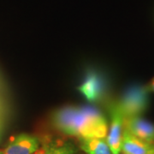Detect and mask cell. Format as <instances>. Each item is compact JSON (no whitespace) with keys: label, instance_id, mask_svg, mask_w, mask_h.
<instances>
[{"label":"cell","instance_id":"6da1fadb","mask_svg":"<svg viewBox=\"0 0 154 154\" xmlns=\"http://www.w3.org/2000/svg\"><path fill=\"white\" fill-rule=\"evenodd\" d=\"M52 124L61 133L81 139L105 138L108 126L105 116L90 106H67L55 111Z\"/></svg>","mask_w":154,"mask_h":154},{"label":"cell","instance_id":"7a4b0ae2","mask_svg":"<svg viewBox=\"0 0 154 154\" xmlns=\"http://www.w3.org/2000/svg\"><path fill=\"white\" fill-rule=\"evenodd\" d=\"M148 88L142 86H133L122 96L118 103L124 118L139 116L148 106Z\"/></svg>","mask_w":154,"mask_h":154},{"label":"cell","instance_id":"3957f363","mask_svg":"<svg viewBox=\"0 0 154 154\" xmlns=\"http://www.w3.org/2000/svg\"><path fill=\"white\" fill-rule=\"evenodd\" d=\"M110 125L106 135V141L110 147L111 154H120L124 116L121 110H119L116 103H113L110 105Z\"/></svg>","mask_w":154,"mask_h":154},{"label":"cell","instance_id":"277c9868","mask_svg":"<svg viewBox=\"0 0 154 154\" xmlns=\"http://www.w3.org/2000/svg\"><path fill=\"white\" fill-rule=\"evenodd\" d=\"M78 89L88 101H98L105 94V79L98 72H88Z\"/></svg>","mask_w":154,"mask_h":154},{"label":"cell","instance_id":"5b68a950","mask_svg":"<svg viewBox=\"0 0 154 154\" xmlns=\"http://www.w3.org/2000/svg\"><path fill=\"white\" fill-rule=\"evenodd\" d=\"M123 128L146 142L154 144V124L140 116L124 118Z\"/></svg>","mask_w":154,"mask_h":154},{"label":"cell","instance_id":"8992f818","mask_svg":"<svg viewBox=\"0 0 154 154\" xmlns=\"http://www.w3.org/2000/svg\"><path fill=\"white\" fill-rule=\"evenodd\" d=\"M37 138L28 134H20L14 137L4 150V154H34L38 150Z\"/></svg>","mask_w":154,"mask_h":154},{"label":"cell","instance_id":"52a82bcc","mask_svg":"<svg viewBox=\"0 0 154 154\" xmlns=\"http://www.w3.org/2000/svg\"><path fill=\"white\" fill-rule=\"evenodd\" d=\"M121 152L123 154H154V144L146 142L123 128Z\"/></svg>","mask_w":154,"mask_h":154},{"label":"cell","instance_id":"ba28073f","mask_svg":"<svg viewBox=\"0 0 154 154\" xmlns=\"http://www.w3.org/2000/svg\"><path fill=\"white\" fill-rule=\"evenodd\" d=\"M81 148L87 154H111L105 138L81 139Z\"/></svg>","mask_w":154,"mask_h":154},{"label":"cell","instance_id":"9c48e42d","mask_svg":"<svg viewBox=\"0 0 154 154\" xmlns=\"http://www.w3.org/2000/svg\"><path fill=\"white\" fill-rule=\"evenodd\" d=\"M45 154H76V149L70 142L54 141L44 149Z\"/></svg>","mask_w":154,"mask_h":154},{"label":"cell","instance_id":"30bf717a","mask_svg":"<svg viewBox=\"0 0 154 154\" xmlns=\"http://www.w3.org/2000/svg\"><path fill=\"white\" fill-rule=\"evenodd\" d=\"M148 90L152 91V92H154V79L152 81V82L150 83V86H149Z\"/></svg>","mask_w":154,"mask_h":154},{"label":"cell","instance_id":"8fae6325","mask_svg":"<svg viewBox=\"0 0 154 154\" xmlns=\"http://www.w3.org/2000/svg\"><path fill=\"white\" fill-rule=\"evenodd\" d=\"M34 154H45L44 150H38Z\"/></svg>","mask_w":154,"mask_h":154},{"label":"cell","instance_id":"7c38bea8","mask_svg":"<svg viewBox=\"0 0 154 154\" xmlns=\"http://www.w3.org/2000/svg\"><path fill=\"white\" fill-rule=\"evenodd\" d=\"M0 154H4V152L3 151H0Z\"/></svg>","mask_w":154,"mask_h":154}]
</instances>
